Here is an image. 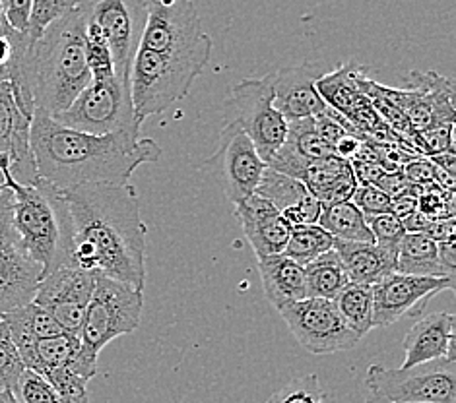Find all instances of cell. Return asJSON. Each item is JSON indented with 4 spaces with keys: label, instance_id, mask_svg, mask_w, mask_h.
<instances>
[{
    "label": "cell",
    "instance_id": "cell-1",
    "mask_svg": "<svg viewBox=\"0 0 456 403\" xmlns=\"http://www.w3.org/2000/svg\"><path fill=\"white\" fill-rule=\"evenodd\" d=\"M72 223L74 266L146 287V233L133 184H80L61 190Z\"/></svg>",
    "mask_w": 456,
    "mask_h": 403
},
{
    "label": "cell",
    "instance_id": "cell-2",
    "mask_svg": "<svg viewBox=\"0 0 456 403\" xmlns=\"http://www.w3.org/2000/svg\"><path fill=\"white\" fill-rule=\"evenodd\" d=\"M29 148L37 179L67 190L80 184H128L134 171L158 163L161 148L140 133L92 136L57 123L36 109L29 126Z\"/></svg>",
    "mask_w": 456,
    "mask_h": 403
},
{
    "label": "cell",
    "instance_id": "cell-3",
    "mask_svg": "<svg viewBox=\"0 0 456 403\" xmlns=\"http://www.w3.org/2000/svg\"><path fill=\"white\" fill-rule=\"evenodd\" d=\"M86 20L74 12L51 24L43 36L31 41L28 80L34 105L51 118L67 111L82 90L92 84L86 62Z\"/></svg>",
    "mask_w": 456,
    "mask_h": 403
},
{
    "label": "cell",
    "instance_id": "cell-4",
    "mask_svg": "<svg viewBox=\"0 0 456 403\" xmlns=\"http://www.w3.org/2000/svg\"><path fill=\"white\" fill-rule=\"evenodd\" d=\"M10 189L14 192L10 222L29 258L43 268V278L74 266L72 223L62 192L41 179L31 184L14 179Z\"/></svg>",
    "mask_w": 456,
    "mask_h": 403
},
{
    "label": "cell",
    "instance_id": "cell-5",
    "mask_svg": "<svg viewBox=\"0 0 456 403\" xmlns=\"http://www.w3.org/2000/svg\"><path fill=\"white\" fill-rule=\"evenodd\" d=\"M144 291L125 281L97 276L92 299L86 307L80 328V351L70 365L72 373L92 380L97 375V361L107 343L136 332L142 320Z\"/></svg>",
    "mask_w": 456,
    "mask_h": 403
},
{
    "label": "cell",
    "instance_id": "cell-6",
    "mask_svg": "<svg viewBox=\"0 0 456 403\" xmlns=\"http://www.w3.org/2000/svg\"><path fill=\"white\" fill-rule=\"evenodd\" d=\"M202 70L199 62L138 47L128 74L130 100L138 123L142 125L148 117L166 113L173 103L184 100Z\"/></svg>",
    "mask_w": 456,
    "mask_h": 403
},
{
    "label": "cell",
    "instance_id": "cell-7",
    "mask_svg": "<svg viewBox=\"0 0 456 403\" xmlns=\"http://www.w3.org/2000/svg\"><path fill=\"white\" fill-rule=\"evenodd\" d=\"M140 47L202 67L212 57V39L202 31L192 0H146V28Z\"/></svg>",
    "mask_w": 456,
    "mask_h": 403
},
{
    "label": "cell",
    "instance_id": "cell-8",
    "mask_svg": "<svg viewBox=\"0 0 456 403\" xmlns=\"http://www.w3.org/2000/svg\"><path fill=\"white\" fill-rule=\"evenodd\" d=\"M55 121L92 136L140 133V123L130 100V85L118 78L92 80L67 111L55 117Z\"/></svg>",
    "mask_w": 456,
    "mask_h": 403
},
{
    "label": "cell",
    "instance_id": "cell-9",
    "mask_svg": "<svg viewBox=\"0 0 456 403\" xmlns=\"http://www.w3.org/2000/svg\"><path fill=\"white\" fill-rule=\"evenodd\" d=\"M365 388L369 394L400 403H456V363L437 359L410 368L371 365Z\"/></svg>",
    "mask_w": 456,
    "mask_h": 403
},
{
    "label": "cell",
    "instance_id": "cell-10",
    "mask_svg": "<svg viewBox=\"0 0 456 403\" xmlns=\"http://www.w3.org/2000/svg\"><path fill=\"white\" fill-rule=\"evenodd\" d=\"M227 107L233 109L237 126L251 140L260 159L268 163L288 136V121L274 107V74L239 82Z\"/></svg>",
    "mask_w": 456,
    "mask_h": 403
},
{
    "label": "cell",
    "instance_id": "cell-11",
    "mask_svg": "<svg viewBox=\"0 0 456 403\" xmlns=\"http://www.w3.org/2000/svg\"><path fill=\"white\" fill-rule=\"evenodd\" d=\"M78 8L84 20L103 34L117 78L128 82L130 64L146 28V0H78Z\"/></svg>",
    "mask_w": 456,
    "mask_h": 403
},
{
    "label": "cell",
    "instance_id": "cell-12",
    "mask_svg": "<svg viewBox=\"0 0 456 403\" xmlns=\"http://www.w3.org/2000/svg\"><path fill=\"white\" fill-rule=\"evenodd\" d=\"M278 312L293 337L313 355L350 351L362 342L360 335L347 328L332 301L301 299Z\"/></svg>",
    "mask_w": 456,
    "mask_h": 403
},
{
    "label": "cell",
    "instance_id": "cell-13",
    "mask_svg": "<svg viewBox=\"0 0 456 403\" xmlns=\"http://www.w3.org/2000/svg\"><path fill=\"white\" fill-rule=\"evenodd\" d=\"M408 90H390L379 85V90L390 103H395L406 115L411 130L423 133L433 126L454 123V92L452 82L437 72L414 70L408 76Z\"/></svg>",
    "mask_w": 456,
    "mask_h": 403
},
{
    "label": "cell",
    "instance_id": "cell-14",
    "mask_svg": "<svg viewBox=\"0 0 456 403\" xmlns=\"http://www.w3.org/2000/svg\"><path fill=\"white\" fill-rule=\"evenodd\" d=\"M456 278H418L390 274L373 289V328H387L400 320L418 316L426 304L443 291H454Z\"/></svg>",
    "mask_w": 456,
    "mask_h": 403
},
{
    "label": "cell",
    "instance_id": "cell-15",
    "mask_svg": "<svg viewBox=\"0 0 456 403\" xmlns=\"http://www.w3.org/2000/svg\"><path fill=\"white\" fill-rule=\"evenodd\" d=\"M97 276V271L74 266L59 268L39 281L34 302L55 318L64 334L80 335Z\"/></svg>",
    "mask_w": 456,
    "mask_h": 403
},
{
    "label": "cell",
    "instance_id": "cell-16",
    "mask_svg": "<svg viewBox=\"0 0 456 403\" xmlns=\"http://www.w3.org/2000/svg\"><path fill=\"white\" fill-rule=\"evenodd\" d=\"M206 163L218 165L224 194L233 206L251 198L266 171V163L260 159L251 140L235 121L222 128L220 146Z\"/></svg>",
    "mask_w": 456,
    "mask_h": 403
},
{
    "label": "cell",
    "instance_id": "cell-17",
    "mask_svg": "<svg viewBox=\"0 0 456 403\" xmlns=\"http://www.w3.org/2000/svg\"><path fill=\"white\" fill-rule=\"evenodd\" d=\"M43 268L24 250L10 215L0 220V318L36 297Z\"/></svg>",
    "mask_w": 456,
    "mask_h": 403
},
{
    "label": "cell",
    "instance_id": "cell-18",
    "mask_svg": "<svg viewBox=\"0 0 456 403\" xmlns=\"http://www.w3.org/2000/svg\"><path fill=\"white\" fill-rule=\"evenodd\" d=\"M327 74L319 62H305L274 72V107L288 123L314 118L329 105L317 92V80Z\"/></svg>",
    "mask_w": 456,
    "mask_h": 403
},
{
    "label": "cell",
    "instance_id": "cell-19",
    "mask_svg": "<svg viewBox=\"0 0 456 403\" xmlns=\"http://www.w3.org/2000/svg\"><path fill=\"white\" fill-rule=\"evenodd\" d=\"M31 118L21 113L10 82H0V154L12 159V177L20 184L37 181L34 156L29 148Z\"/></svg>",
    "mask_w": 456,
    "mask_h": 403
},
{
    "label": "cell",
    "instance_id": "cell-20",
    "mask_svg": "<svg viewBox=\"0 0 456 403\" xmlns=\"http://www.w3.org/2000/svg\"><path fill=\"white\" fill-rule=\"evenodd\" d=\"M235 217L256 258L284 253L291 227L273 204L253 194L251 198L235 206Z\"/></svg>",
    "mask_w": 456,
    "mask_h": 403
},
{
    "label": "cell",
    "instance_id": "cell-21",
    "mask_svg": "<svg viewBox=\"0 0 456 403\" xmlns=\"http://www.w3.org/2000/svg\"><path fill=\"white\" fill-rule=\"evenodd\" d=\"M255 194L273 204L289 227L313 225L319 222L322 206L297 179L286 177L266 167Z\"/></svg>",
    "mask_w": 456,
    "mask_h": 403
},
{
    "label": "cell",
    "instance_id": "cell-22",
    "mask_svg": "<svg viewBox=\"0 0 456 403\" xmlns=\"http://www.w3.org/2000/svg\"><path fill=\"white\" fill-rule=\"evenodd\" d=\"M404 361L410 368L437 359H454V314L431 312L419 318L404 335Z\"/></svg>",
    "mask_w": 456,
    "mask_h": 403
},
{
    "label": "cell",
    "instance_id": "cell-23",
    "mask_svg": "<svg viewBox=\"0 0 456 403\" xmlns=\"http://www.w3.org/2000/svg\"><path fill=\"white\" fill-rule=\"evenodd\" d=\"M0 320L8 326L10 337H12V343L16 345L21 363H24L26 368L34 370V373L39 370L37 342L64 334L55 318L34 301L3 314Z\"/></svg>",
    "mask_w": 456,
    "mask_h": 403
},
{
    "label": "cell",
    "instance_id": "cell-24",
    "mask_svg": "<svg viewBox=\"0 0 456 403\" xmlns=\"http://www.w3.org/2000/svg\"><path fill=\"white\" fill-rule=\"evenodd\" d=\"M332 250L340 256L346 276L352 283L375 286L377 281L396 271V254L375 243H347L334 238Z\"/></svg>",
    "mask_w": 456,
    "mask_h": 403
},
{
    "label": "cell",
    "instance_id": "cell-25",
    "mask_svg": "<svg viewBox=\"0 0 456 403\" xmlns=\"http://www.w3.org/2000/svg\"><path fill=\"white\" fill-rule=\"evenodd\" d=\"M256 268L263 279L265 295L278 310L305 299V268L286 254L260 256L256 258Z\"/></svg>",
    "mask_w": 456,
    "mask_h": 403
},
{
    "label": "cell",
    "instance_id": "cell-26",
    "mask_svg": "<svg viewBox=\"0 0 456 403\" xmlns=\"http://www.w3.org/2000/svg\"><path fill=\"white\" fill-rule=\"evenodd\" d=\"M363 78L365 69L362 64L350 60L319 78L317 92L330 109L338 111L342 117H347L365 95L362 90Z\"/></svg>",
    "mask_w": 456,
    "mask_h": 403
},
{
    "label": "cell",
    "instance_id": "cell-27",
    "mask_svg": "<svg viewBox=\"0 0 456 403\" xmlns=\"http://www.w3.org/2000/svg\"><path fill=\"white\" fill-rule=\"evenodd\" d=\"M396 271L418 278H456L441 264L439 245L423 233H406L402 238Z\"/></svg>",
    "mask_w": 456,
    "mask_h": 403
},
{
    "label": "cell",
    "instance_id": "cell-28",
    "mask_svg": "<svg viewBox=\"0 0 456 403\" xmlns=\"http://www.w3.org/2000/svg\"><path fill=\"white\" fill-rule=\"evenodd\" d=\"M317 225H321L336 241L375 243L371 229H369L365 222V215L355 208L352 200L324 206Z\"/></svg>",
    "mask_w": 456,
    "mask_h": 403
},
{
    "label": "cell",
    "instance_id": "cell-29",
    "mask_svg": "<svg viewBox=\"0 0 456 403\" xmlns=\"http://www.w3.org/2000/svg\"><path fill=\"white\" fill-rule=\"evenodd\" d=\"M334 307L342 316L347 328L363 337L373 330V289L371 286L347 281L338 295L334 297Z\"/></svg>",
    "mask_w": 456,
    "mask_h": 403
},
{
    "label": "cell",
    "instance_id": "cell-30",
    "mask_svg": "<svg viewBox=\"0 0 456 403\" xmlns=\"http://www.w3.org/2000/svg\"><path fill=\"white\" fill-rule=\"evenodd\" d=\"M347 281L340 256L329 250L305 266V299L334 301Z\"/></svg>",
    "mask_w": 456,
    "mask_h": 403
},
{
    "label": "cell",
    "instance_id": "cell-31",
    "mask_svg": "<svg viewBox=\"0 0 456 403\" xmlns=\"http://www.w3.org/2000/svg\"><path fill=\"white\" fill-rule=\"evenodd\" d=\"M334 246V238L317 223L291 227L284 253L293 262L305 268Z\"/></svg>",
    "mask_w": 456,
    "mask_h": 403
},
{
    "label": "cell",
    "instance_id": "cell-32",
    "mask_svg": "<svg viewBox=\"0 0 456 403\" xmlns=\"http://www.w3.org/2000/svg\"><path fill=\"white\" fill-rule=\"evenodd\" d=\"M80 351V337L72 334H61L55 337L37 342V359L39 370L37 375L45 376L51 370L70 368L76 355Z\"/></svg>",
    "mask_w": 456,
    "mask_h": 403
},
{
    "label": "cell",
    "instance_id": "cell-33",
    "mask_svg": "<svg viewBox=\"0 0 456 403\" xmlns=\"http://www.w3.org/2000/svg\"><path fill=\"white\" fill-rule=\"evenodd\" d=\"M284 141L293 151H297L301 157L309 161L334 156V149L314 130L313 118L288 123V136Z\"/></svg>",
    "mask_w": 456,
    "mask_h": 403
},
{
    "label": "cell",
    "instance_id": "cell-34",
    "mask_svg": "<svg viewBox=\"0 0 456 403\" xmlns=\"http://www.w3.org/2000/svg\"><path fill=\"white\" fill-rule=\"evenodd\" d=\"M86 62L92 74V80L103 82L117 78L113 67V54L103 34L90 21H86Z\"/></svg>",
    "mask_w": 456,
    "mask_h": 403
},
{
    "label": "cell",
    "instance_id": "cell-35",
    "mask_svg": "<svg viewBox=\"0 0 456 403\" xmlns=\"http://www.w3.org/2000/svg\"><path fill=\"white\" fill-rule=\"evenodd\" d=\"M350 171H352L350 161H346L338 156L313 159L307 165L305 173H303L301 182L311 190L314 198H319V196L327 190L332 182H336Z\"/></svg>",
    "mask_w": 456,
    "mask_h": 403
},
{
    "label": "cell",
    "instance_id": "cell-36",
    "mask_svg": "<svg viewBox=\"0 0 456 403\" xmlns=\"http://www.w3.org/2000/svg\"><path fill=\"white\" fill-rule=\"evenodd\" d=\"M78 8V0H31V12L28 21V31L31 41L43 36L51 24L74 12Z\"/></svg>",
    "mask_w": 456,
    "mask_h": 403
},
{
    "label": "cell",
    "instance_id": "cell-37",
    "mask_svg": "<svg viewBox=\"0 0 456 403\" xmlns=\"http://www.w3.org/2000/svg\"><path fill=\"white\" fill-rule=\"evenodd\" d=\"M266 403H324V391L317 375H305L274 391Z\"/></svg>",
    "mask_w": 456,
    "mask_h": 403
},
{
    "label": "cell",
    "instance_id": "cell-38",
    "mask_svg": "<svg viewBox=\"0 0 456 403\" xmlns=\"http://www.w3.org/2000/svg\"><path fill=\"white\" fill-rule=\"evenodd\" d=\"M24 370L26 367L21 363L16 345L12 343L8 326L0 320V391L3 390L14 391Z\"/></svg>",
    "mask_w": 456,
    "mask_h": 403
},
{
    "label": "cell",
    "instance_id": "cell-39",
    "mask_svg": "<svg viewBox=\"0 0 456 403\" xmlns=\"http://www.w3.org/2000/svg\"><path fill=\"white\" fill-rule=\"evenodd\" d=\"M14 396L20 403H62L55 388L47 383V378L29 368L21 373L14 388Z\"/></svg>",
    "mask_w": 456,
    "mask_h": 403
},
{
    "label": "cell",
    "instance_id": "cell-40",
    "mask_svg": "<svg viewBox=\"0 0 456 403\" xmlns=\"http://www.w3.org/2000/svg\"><path fill=\"white\" fill-rule=\"evenodd\" d=\"M43 378H47V383L55 388L62 403H90V398H88L90 380L72 373L70 368L51 370V373Z\"/></svg>",
    "mask_w": 456,
    "mask_h": 403
},
{
    "label": "cell",
    "instance_id": "cell-41",
    "mask_svg": "<svg viewBox=\"0 0 456 403\" xmlns=\"http://www.w3.org/2000/svg\"><path fill=\"white\" fill-rule=\"evenodd\" d=\"M365 222L369 229H371L375 245L398 256L400 243L406 235V229L398 217L395 214H381L375 217H367Z\"/></svg>",
    "mask_w": 456,
    "mask_h": 403
},
{
    "label": "cell",
    "instance_id": "cell-42",
    "mask_svg": "<svg viewBox=\"0 0 456 403\" xmlns=\"http://www.w3.org/2000/svg\"><path fill=\"white\" fill-rule=\"evenodd\" d=\"M352 202L365 215V220L381 214H393V198L373 187V184H357Z\"/></svg>",
    "mask_w": 456,
    "mask_h": 403
},
{
    "label": "cell",
    "instance_id": "cell-43",
    "mask_svg": "<svg viewBox=\"0 0 456 403\" xmlns=\"http://www.w3.org/2000/svg\"><path fill=\"white\" fill-rule=\"evenodd\" d=\"M452 133H454V123L433 126L429 130H423V133H416L414 146H419L421 151H426L428 156H437V154H444V151H454Z\"/></svg>",
    "mask_w": 456,
    "mask_h": 403
},
{
    "label": "cell",
    "instance_id": "cell-44",
    "mask_svg": "<svg viewBox=\"0 0 456 403\" xmlns=\"http://www.w3.org/2000/svg\"><path fill=\"white\" fill-rule=\"evenodd\" d=\"M12 181V159L6 154H0V220L12 212L14 192L10 189Z\"/></svg>",
    "mask_w": 456,
    "mask_h": 403
},
{
    "label": "cell",
    "instance_id": "cell-45",
    "mask_svg": "<svg viewBox=\"0 0 456 403\" xmlns=\"http://www.w3.org/2000/svg\"><path fill=\"white\" fill-rule=\"evenodd\" d=\"M0 8H3V16L6 18L8 26L26 34L31 12V0H3Z\"/></svg>",
    "mask_w": 456,
    "mask_h": 403
},
{
    "label": "cell",
    "instance_id": "cell-46",
    "mask_svg": "<svg viewBox=\"0 0 456 403\" xmlns=\"http://www.w3.org/2000/svg\"><path fill=\"white\" fill-rule=\"evenodd\" d=\"M379 190H383L390 198H396V196L406 194L410 190L411 184L406 181V177L402 175V171H385L383 177L373 184Z\"/></svg>",
    "mask_w": 456,
    "mask_h": 403
},
{
    "label": "cell",
    "instance_id": "cell-47",
    "mask_svg": "<svg viewBox=\"0 0 456 403\" xmlns=\"http://www.w3.org/2000/svg\"><path fill=\"white\" fill-rule=\"evenodd\" d=\"M350 167L354 171V177L357 184H377V181L383 177V173L387 171L385 167L379 165V163L373 161H350Z\"/></svg>",
    "mask_w": 456,
    "mask_h": 403
},
{
    "label": "cell",
    "instance_id": "cell-48",
    "mask_svg": "<svg viewBox=\"0 0 456 403\" xmlns=\"http://www.w3.org/2000/svg\"><path fill=\"white\" fill-rule=\"evenodd\" d=\"M423 235H428L436 243L454 241V217H451V220L429 222L428 227L423 229Z\"/></svg>",
    "mask_w": 456,
    "mask_h": 403
},
{
    "label": "cell",
    "instance_id": "cell-49",
    "mask_svg": "<svg viewBox=\"0 0 456 403\" xmlns=\"http://www.w3.org/2000/svg\"><path fill=\"white\" fill-rule=\"evenodd\" d=\"M363 141L365 140H362V138L347 134V136H344L342 140H338L334 144V156H338V157H342L346 161H352L357 156V151L362 149Z\"/></svg>",
    "mask_w": 456,
    "mask_h": 403
},
{
    "label": "cell",
    "instance_id": "cell-50",
    "mask_svg": "<svg viewBox=\"0 0 456 403\" xmlns=\"http://www.w3.org/2000/svg\"><path fill=\"white\" fill-rule=\"evenodd\" d=\"M416 210H418V196L411 194L410 190L406 194L393 198V214L398 217V220H404L406 215L414 214Z\"/></svg>",
    "mask_w": 456,
    "mask_h": 403
},
{
    "label": "cell",
    "instance_id": "cell-51",
    "mask_svg": "<svg viewBox=\"0 0 456 403\" xmlns=\"http://www.w3.org/2000/svg\"><path fill=\"white\" fill-rule=\"evenodd\" d=\"M0 403H20L14 396L12 390H3L0 391Z\"/></svg>",
    "mask_w": 456,
    "mask_h": 403
},
{
    "label": "cell",
    "instance_id": "cell-52",
    "mask_svg": "<svg viewBox=\"0 0 456 403\" xmlns=\"http://www.w3.org/2000/svg\"><path fill=\"white\" fill-rule=\"evenodd\" d=\"M363 403H400V401H390V399H385V398H379V396L369 394V398H367Z\"/></svg>",
    "mask_w": 456,
    "mask_h": 403
},
{
    "label": "cell",
    "instance_id": "cell-53",
    "mask_svg": "<svg viewBox=\"0 0 456 403\" xmlns=\"http://www.w3.org/2000/svg\"><path fill=\"white\" fill-rule=\"evenodd\" d=\"M0 3H3V0H0ZM0 18H3V8H0Z\"/></svg>",
    "mask_w": 456,
    "mask_h": 403
}]
</instances>
